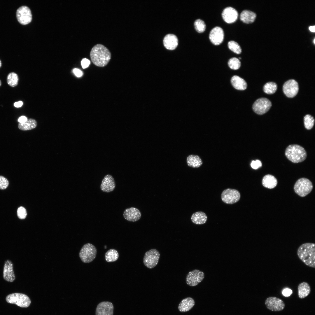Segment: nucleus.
<instances>
[{
	"label": "nucleus",
	"mask_w": 315,
	"mask_h": 315,
	"mask_svg": "<svg viewBox=\"0 0 315 315\" xmlns=\"http://www.w3.org/2000/svg\"><path fill=\"white\" fill-rule=\"evenodd\" d=\"M90 57L93 64L99 67L106 66L109 62L111 54L109 50L101 44H97L92 48Z\"/></svg>",
	"instance_id": "1"
},
{
	"label": "nucleus",
	"mask_w": 315,
	"mask_h": 315,
	"mask_svg": "<svg viewBox=\"0 0 315 315\" xmlns=\"http://www.w3.org/2000/svg\"><path fill=\"white\" fill-rule=\"evenodd\" d=\"M297 253L300 259L306 265L315 267V244L314 243L302 244L298 248Z\"/></svg>",
	"instance_id": "2"
},
{
	"label": "nucleus",
	"mask_w": 315,
	"mask_h": 315,
	"mask_svg": "<svg viewBox=\"0 0 315 315\" xmlns=\"http://www.w3.org/2000/svg\"><path fill=\"white\" fill-rule=\"evenodd\" d=\"M285 155L289 160L294 163L302 162L307 157V153L304 148L298 144H292L286 148Z\"/></svg>",
	"instance_id": "3"
},
{
	"label": "nucleus",
	"mask_w": 315,
	"mask_h": 315,
	"mask_svg": "<svg viewBox=\"0 0 315 315\" xmlns=\"http://www.w3.org/2000/svg\"><path fill=\"white\" fill-rule=\"evenodd\" d=\"M6 300L9 303L15 304L22 308L28 307L31 303L30 298L27 295L18 293H13L8 295L6 298Z\"/></svg>",
	"instance_id": "4"
},
{
	"label": "nucleus",
	"mask_w": 315,
	"mask_h": 315,
	"mask_svg": "<svg viewBox=\"0 0 315 315\" xmlns=\"http://www.w3.org/2000/svg\"><path fill=\"white\" fill-rule=\"evenodd\" d=\"M97 253L95 247L91 244L87 243L82 247L79 256L83 262L88 263L92 262L95 258Z\"/></svg>",
	"instance_id": "5"
},
{
	"label": "nucleus",
	"mask_w": 315,
	"mask_h": 315,
	"mask_svg": "<svg viewBox=\"0 0 315 315\" xmlns=\"http://www.w3.org/2000/svg\"><path fill=\"white\" fill-rule=\"evenodd\" d=\"M312 188V183L306 178H301L298 179L294 186L295 192L302 197H304L309 194Z\"/></svg>",
	"instance_id": "6"
},
{
	"label": "nucleus",
	"mask_w": 315,
	"mask_h": 315,
	"mask_svg": "<svg viewBox=\"0 0 315 315\" xmlns=\"http://www.w3.org/2000/svg\"><path fill=\"white\" fill-rule=\"evenodd\" d=\"M160 254L157 249H152L146 251L143 258V263L146 267L152 269L155 267L158 263Z\"/></svg>",
	"instance_id": "7"
},
{
	"label": "nucleus",
	"mask_w": 315,
	"mask_h": 315,
	"mask_svg": "<svg viewBox=\"0 0 315 315\" xmlns=\"http://www.w3.org/2000/svg\"><path fill=\"white\" fill-rule=\"evenodd\" d=\"M221 197L224 203L227 204H233L239 201L241 197V195L237 190L228 188L223 191Z\"/></svg>",
	"instance_id": "8"
},
{
	"label": "nucleus",
	"mask_w": 315,
	"mask_h": 315,
	"mask_svg": "<svg viewBox=\"0 0 315 315\" xmlns=\"http://www.w3.org/2000/svg\"><path fill=\"white\" fill-rule=\"evenodd\" d=\"M271 102L267 98H260L253 103L252 108L254 111L258 114L262 115L267 112L272 106Z\"/></svg>",
	"instance_id": "9"
},
{
	"label": "nucleus",
	"mask_w": 315,
	"mask_h": 315,
	"mask_svg": "<svg viewBox=\"0 0 315 315\" xmlns=\"http://www.w3.org/2000/svg\"><path fill=\"white\" fill-rule=\"evenodd\" d=\"M204 278V274L202 271L195 269L188 272L186 277L187 284L191 286L197 285L202 281Z\"/></svg>",
	"instance_id": "10"
},
{
	"label": "nucleus",
	"mask_w": 315,
	"mask_h": 315,
	"mask_svg": "<svg viewBox=\"0 0 315 315\" xmlns=\"http://www.w3.org/2000/svg\"><path fill=\"white\" fill-rule=\"evenodd\" d=\"M16 17L18 22L23 25L30 23L32 20V14L29 8L26 6H22L17 10Z\"/></svg>",
	"instance_id": "11"
},
{
	"label": "nucleus",
	"mask_w": 315,
	"mask_h": 315,
	"mask_svg": "<svg viewBox=\"0 0 315 315\" xmlns=\"http://www.w3.org/2000/svg\"><path fill=\"white\" fill-rule=\"evenodd\" d=\"M265 304L267 309L274 312H279L283 310L285 306L283 300L274 297H270L267 298L265 300Z\"/></svg>",
	"instance_id": "12"
},
{
	"label": "nucleus",
	"mask_w": 315,
	"mask_h": 315,
	"mask_svg": "<svg viewBox=\"0 0 315 315\" xmlns=\"http://www.w3.org/2000/svg\"><path fill=\"white\" fill-rule=\"evenodd\" d=\"M284 94L289 98L295 97L298 93L299 86L298 83L294 79H290L286 81L283 86Z\"/></svg>",
	"instance_id": "13"
},
{
	"label": "nucleus",
	"mask_w": 315,
	"mask_h": 315,
	"mask_svg": "<svg viewBox=\"0 0 315 315\" xmlns=\"http://www.w3.org/2000/svg\"><path fill=\"white\" fill-rule=\"evenodd\" d=\"M115 181L111 175H106L102 179L100 186L101 190L103 192L109 193L113 191L115 188Z\"/></svg>",
	"instance_id": "14"
},
{
	"label": "nucleus",
	"mask_w": 315,
	"mask_h": 315,
	"mask_svg": "<svg viewBox=\"0 0 315 315\" xmlns=\"http://www.w3.org/2000/svg\"><path fill=\"white\" fill-rule=\"evenodd\" d=\"M114 307L113 304L108 301H103L99 303L96 309V315H113Z\"/></svg>",
	"instance_id": "15"
},
{
	"label": "nucleus",
	"mask_w": 315,
	"mask_h": 315,
	"mask_svg": "<svg viewBox=\"0 0 315 315\" xmlns=\"http://www.w3.org/2000/svg\"><path fill=\"white\" fill-rule=\"evenodd\" d=\"M224 36L223 30L220 27L216 26L210 32L209 37L210 41L214 44L218 45L223 41Z\"/></svg>",
	"instance_id": "16"
},
{
	"label": "nucleus",
	"mask_w": 315,
	"mask_h": 315,
	"mask_svg": "<svg viewBox=\"0 0 315 315\" xmlns=\"http://www.w3.org/2000/svg\"><path fill=\"white\" fill-rule=\"evenodd\" d=\"M124 218L127 220L135 222L139 220L141 217V213L138 209L131 207L126 209L123 214Z\"/></svg>",
	"instance_id": "17"
},
{
	"label": "nucleus",
	"mask_w": 315,
	"mask_h": 315,
	"mask_svg": "<svg viewBox=\"0 0 315 315\" xmlns=\"http://www.w3.org/2000/svg\"><path fill=\"white\" fill-rule=\"evenodd\" d=\"M3 277L5 281L10 282H13L15 279L13 270V264L11 261L9 260H7L5 262Z\"/></svg>",
	"instance_id": "18"
},
{
	"label": "nucleus",
	"mask_w": 315,
	"mask_h": 315,
	"mask_svg": "<svg viewBox=\"0 0 315 315\" xmlns=\"http://www.w3.org/2000/svg\"><path fill=\"white\" fill-rule=\"evenodd\" d=\"M238 13L234 8L231 7H227L223 10L222 17L223 20L228 23H232L237 19Z\"/></svg>",
	"instance_id": "19"
},
{
	"label": "nucleus",
	"mask_w": 315,
	"mask_h": 315,
	"mask_svg": "<svg viewBox=\"0 0 315 315\" xmlns=\"http://www.w3.org/2000/svg\"><path fill=\"white\" fill-rule=\"evenodd\" d=\"M165 47L167 49L172 50L175 49L178 44V40L174 35L169 34L167 35L163 40Z\"/></svg>",
	"instance_id": "20"
},
{
	"label": "nucleus",
	"mask_w": 315,
	"mask_h": 315,
	"mask_svg": "<svg viewBox=\"0 0 315 315\" xmlns=\"http://www.w3.org/2000/svg\"><path fill=\"white\" fill-rule=\"evenodd\" d=\"M195 302L191 297H188L183 299L179 304L178 308L181 312H186L190 310L194 306Z\"/></svg>",
	"instance_id": "21"
},
{
	"label": "nucleus",
	"mask_w": 315,
	"mask_h": 315,
	"mask_svg": "<svg viewBox=\"0 0 315 315\" xmlns=\"http://www.w3.org/2000/svg\"><path fill=\"white\" fill-rule=\"evenodd\" d=\"M231 82L233 86L237 90H244L247 88L246 82L238 76L235 75L232 76L231 78Z\"/></svg>",
	"instance_id": "22"
},
{
	"label": "nucleus",
	"mask_w": 315,
	"mask_h": 315,
	"mask_svg": "<svg viewBox=\"0 0 315 315\" xmlns=\"http://www.w3.org/2000/svg\"><path fill=\"white\" fill-rule=\"evenodd\" d=\"M191 219L194 223L196 225H202L206 223L207 217L204 212L199 211L193 213L191 216Z\"/></svg>",
	"instance_id": "23"
},
{
	"label": "nucleus",
	"mask_w": 315,
	"mask_h": 315,
	"mask_svg": "<svg viewBox=\"0 0 315 315\" xmlns=\"http://www.w3.org/2000/svg\"><path fill=\"white\" fill-rule=\"evenodd\" d=\"M256 15L251 11L245 10H243L240 14V18L244 22L249 24L253 22L255 20Z\"/></svg>",
	"instance_id": "24"
},
{
	"label": "nucleus",
	"mask_w": 315,
	"mask_h": 315,
	"mask_svg": "<svg viewBox=\"0 0 315 315\" xmlns=\"http://www.w3.org/2000/svg\"><path fill=\"white\" fill-rule=\"evenodd\" d=\"M298 289V297L300 299L307 297L309 295L311 291L309 284L305 282H303L299 284Z\"/></svg>",
	"instance_id": "25"
},
{
	"label": "nucleus",
	"mask_w": 315,
	"mask_h": 315,
	"mask_svg": "<svg viewBox=\"0 0 315 315\" xmlns=\"http://www.w3.org/2000/svg\"><path fill=\"white\" fill-rule=\"evenodd\" d=\"M188 165L193 168H198L202 164V161L200 157L196 155H190L186 159Z\"/></svg>",
	"instance_id": "26"
},
{
	"label": "nucleus",
	"mask_w": 315,
	"mask_h": 315,
	"mask_svg": "<svg viewBox=\"0 0 315 315\" xmlns=\"http://www.w3.org/2000/svg\"><path fill=\"white\" fill-rule=\"evenodd\" d=\"M262 183L264 187L272 189L276 186L277 181L276 179L273 175L267 174L263 177Z\"/></svg>",
	"instance_id": "27"
},
{
	"label": "nucleus",
	"mask_w": 315,
	"mask_h": 315,
	"mask_svg": "<svg viewBox=\"0 0 315 315\" xmlns=\"http://www.w3.org/2000/svg\"><path fill=\"white\" fill-rule=\"evenodd\" d=\"M37 126L36 121L34 119L30 118L23 123H19L18 126L19 129L23 131L32 130L36 128Z\"/></svg>",
	"instance_id": "28"
},
{
	"label": "nucleus",
	"mask_w": 315,
	"mask_h": 315,
	"mask_svg": "<svg viewBox=\"0 0 315 315\" xmlns=\"http://www.w3.org/2000/svg\"><path fill=\"white\" fill-rule=\"evenodd\" d=\"M119 257V254L116 249H111L108 251L105 254V259L107 262L116 261Z\"/></svg>",
	"instance_id": "29"
},
{
	"label": "nucleus",
	"mask_w": 315,
	"mask_h": 315,
	"mask_svg": "<svg viewBox=\"0 0 315 315\" xmlns=\"http://www.w3.org/2000/svg\"><path fill=\"white\" fill-rule=\"evenodd\" d=\"M18 76L17 74L15 72H10L7 76V83L11 87H13L16 86L18 84Z\"/></svg>",
	"instance_id": "30"
},
{
	"label": "nucleus",
	"mask_w": 315,
	"mask_h": 315,
	"mask_svg": "<svg viewBox=\"0 0 315 315\" xmlns=\"http://www.w3.org/2000/svg\"><path fill=\"white\" fill-rule=\"evenodd\" d=\"M277 89L276 84L273 82H268L264 86L263 90L266 94H272L274 93Z\"/></svg>",
	"instance_id": "31"
},
{
	"label": "nucleus",
	"mask_w": 315,
	"mask_h": 315,
	"mask_svg": "<svg viewBox=\"0 0 315 315\" xmlns=\"http://www.w3.org/2000/svg\"><path fill=\"white\" fill-rule=\"evenodd\" d=\"M305 127L308 130L312 129L314 125L315 120L314 117L309 114L305 115L304 118Z\"/></svg>",
	"instance_id": "32"
},
{
	"label": "nucleus",
	"mask_w": 315,
	"mask_h": 315,
	"mask_svg": "<svg viewBox=\"0 0 315 315\" xmlns=\"http://www.w3.org/2000/svg\"><path fill=\"white\" fill-rule=\"evenodd\" d=\"M229 66L232 69L237 70L241 66V62L239 59L235 57L230 59L228 62Z\"/></svg>",
	"instance_id": "33"
},
{
	"label": "nucleus",
	"mask_w": 315,
	"mask_h": 315,
	"mask_svg": "<svg viewBox=\"0 0 315 315\" xmlns=\"http://www.w3.org/2000/svg\"><path fill=\"white\" fill-rule=\"evenodd\" d=\"M228 46L232 51L237 54L240 53L242 49L239 44L234 41H230L228 42Z\"/></svg>",
	"instance_id": "34"
},
{
	"label": "nucleus",
	"mask_w": 315,
	"mask_h": 315,
	"mask_svg": "<svg viewBox=\"0 0 315 315\" xmlns=\"http://www.w3.org/2000/svg\"><path fill=\"white\" fill-rule=\"evenodd\" d=\"M194 25L195 29L197 32L202 33L204 32L206 28V24L202 20L198 19L194 22Z\"/></svg>",
	"instance_id": "35"
},
{
	"label": "nucleus",
	"mask_w": 315,
	"mask_h": 315,
	"mask_svg": "<svg viewBox=\"0 0 315 315\" xmlns=\"http://www.w3.org/2000/svg\"><path fill=\"white\" fill-rule=\"evenodd\" d=\"M17 214L19 218L21 219L25 218L27 215L25 209L22 206L19 207L17 210Z\"/></svg>",
	"instance_id": "36"
},
{
	"label": "nucleus",
	"mask_w": 315,
	"mask_h": 315,
	"mask_svg": "<svg viewBox=\"0 0 315 315\" xmlns=\"http://www.w3.org/2000/svg\"><path fill=\"white\" fill-rule=\"evenodd\" d=\"M8 184L9 182L7 179L2 176H0V189H6Z\"/></svg>",
	"instance_id": "37"
},
{
	"label": "nucleus",
	"mask_w": 315,
	"mask_h": 315,
	"mask_svg": "<svg viewBox=\"0 0 315 315\" xmlns=\"http://www.w3.org/2000/svg\"><path fill=\"white\" fill-rule=\"evenodd\" d=\"M262 164L261 161L259 160L255 161L252 160L251 164V167L254 169H256L262 166Z\"/></svg>",
	"instance_id": "38"
},
{
	"label": "nucleus",
	"mask_w": 315,
	"mask_h": 315,
	"mask_svg": "<svg viewBox=\"0 0 315 315\" xmlns=\"http://www.w3.org/2000/svg\"><path fill=\"white\" fill-rule=\"evenodd\" d=\"M90 64V60L87 58H83L81 61V64L83 69L88 67Z\"/></svg>",
	"instance_id": "39"
},
{
	"label": "nucleus",
	"mask_w": 315,
	"mask_h": 315,
	"mask_svg": "<svg viewBox=\"0 0 315 315\" xmlns=\"http://www.w3.org/2000/svg\"><path fill=\"white\" fill-rule=\"evenodd\" d=\"M282 293L284 296L285 297H288L292 294V291L290 289L286 288L283 290Z\"/></svg>",
	"instance_id": "40"
},
{
	"label": "nucleus",
	"mask_w": 315,
	"mask_h": 315,
	"mask_svg": "<svg viewBox=\"0 0 315 315\" xmlns=\"http://www.w3.org/2000/svg\"><path fill=\"white\" fill-rule=\"evenodd\" d=\"M73 72L75 75L78 77H81L83 74L82 71L80 69L77 68L74 69Z\"/></svg>",
	"instance_id": "41"
},
{
	"label": "nucleus",
	"mask_w": 315,
	"mask_h": 315,
	"mask_svg": "<svg viewBox=\"0 0 315 315\" xmlns=\"http://www.w3.org/2000/svg\"><path fill=\"white\" fill-rule=\"evenodd\" d=\"M27 118L24 116H22L20 117L18 119V122L20 123H23L25 122L27 120Z\"/></svg>",
	"instance_id": "42"
},
{
	"label": "nucleus",
	"mask_w": 315,
	"mask_h": 315,
	"mask_svg": "<svg viewBox=\"0 0 315 315\" xmlns=\"http://www.w3.org/2000/svg\"><path fill=\"white\" fill-rule=\"evenodd\" d=\"M23 104V103L22 102L20 101L15 102L14 104V106L16 108H19L21 107Z\"/></svg>",
	"instance_id": "43"
},
{
	"label": "nucleus",
	"mask_w": 315,
	"mask_h": 315,
	"mask_svg": "<svg viewBox=\"0 0 315 315\" xmlns=\"http://www.w3.org/2000/svg\"><path fill=\"white\" fill-rule=\"evenodd\" d=\"M315 25L309 26V29L310 31L312 32H315Z\"/></svg>",
	"instance_id": "44"
},
{
	"label": "nucleus",
	"mask_w": 315,
	"mask_h": 315,
	"mask_svg": "<svg viewBox=\"0 0 315 315\" xmlns=\"http://www.w3.org/2000/svg\"><path fill=\"white\" fill-rule=\"evenodd\" d=\"M1 65H2L1 62V60H0V68L1 67Z\"/></svg>",
	"instance_id": "45"
},
{
	"label": "nucleus",
	"mask_w": 315,
	"mask_h": 315,
	"mask_svg": "<svg viewBox=\"0 0 315 315\" xmlns=\"http://www.w3.org/2000/svg\"><path fill=\"white\" fill-rule=\"evenodd\" d=\"M1 80H0V86H1Z\"/></svg>",
	"instance_id": "46"
},
{
	"label": "nucleus",
	"mask_w": 315,
	"mask_h": 315,
	"mask_svg": "<svg viewBox=\"0 0 315 315\" xmlns=\"http://www.w3.org/2000/svg\"><path fill=\"white\" fill-rule=\"evenodd\" d=\"M315 38H314V44H315Z\"/></svg>",
	"instance_id": "47"
},
{
	"label": "nucleus",
	"mask_w": 315,
	"mask_h": 315,
	"mask_svg": "<svg viewBox=\"0 0 315 315\" xmlns=\"http://www.w3.org/2000/svg\"><path fill=\"white\" fill-rule=\"evenodd\" d=\"M239 58L240 59H241V57H239Z\"/></svg>",
	"instance_id": "48"
}]
</instances>
